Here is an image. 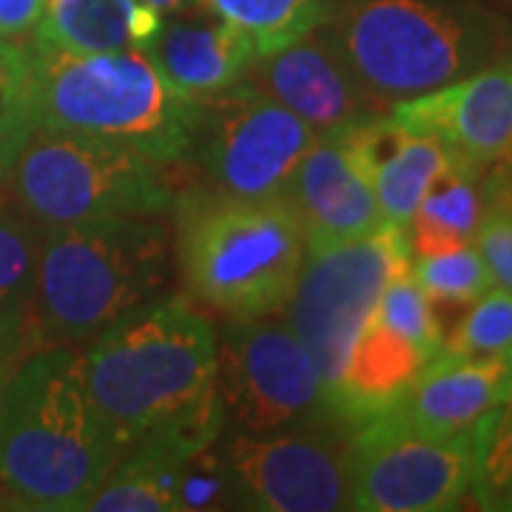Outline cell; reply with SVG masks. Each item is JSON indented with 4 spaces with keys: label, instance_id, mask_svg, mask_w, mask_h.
<instances>
[{
    "label": "cell",
    "instance_id": "1",
    "mask_svg": "<svg viewBox=\"0 0 512 512\" xmlns=\"http://www.w3.org/2000/svg\"><path fill=\"white\" fill-rule=\"evenodd\" d=\"M97 410L128 447L160 433L188 453L225 433L217 390V330L185 299H151L83 350Z\"/></svg>",
    "mask_w": 512,
    "mask_h": 512
},
{
    "label": "cell",
    "instance_id": "2",
    "mask_svg": "<svg viewBox=\"0 0 512 512\" xmlns=\"http://www.w3.org/2000/svg\"><path fill=\"white\" fill-rule=\"evenodd\" d=\"M128 444L97 410L80 348L29 353L0 390V481L15 510L83 512Z\"/></svg>",
    "mask_w": 512,
    "mask_h": 512
},
{
    "label": "cell",
    "instance_id": "3",
    "mask_svg": "<svg viewBox=\"0 0 512 512\" xmlns=\"http://www.w3.org/2000/svg\"><path fill=\"white\" fill-rule=\"evenodd\" d=\"M174 231L160 217H117L43 231L32 353L80 348L171 285Z\"/></svg>",
    "mask_w": 512,
    "mask_h": 512
},
{
    "label": "cell",
    "instance_id": "4",
    "mask_svg": "<svg viewBox=\"0 0 512 512\" xmlns=\"http://www.w3.org/2000/svg\"><path fill=\"white\" fill-rule=\"evenodd\" d=\"M322 29L382 111L507 60V23L453 0H350Z\"/></svg>",
    "mask_w": 512,
    "mask_h": 512
},
{
    "label": "cell",
    "instance_id": "5",
    "mask_svg": "<svg viewBox=\"0 0 512 512\" xmlns=\"http://www.w3.org/2000/svg\"><path fill=\"white\" fill-rule=\"evenodd\" d=\"M174 265L191 302L225 319L279 316L308 245L285 200H239L214 188L177 194Z\"/></svg>",
    "mask_w": 512,
    "mask_h": 512
},
{
    "label": "cell",
    "instance_id": "6",
    "mask_svg": "<svg viewBox=\"0 0 512 512\" xmlns=\"http://www.w3.org/2000/svg\"><path fill=\"white\" fill-rule=\"evenodd\" d=\"M37 128L74 131L185 163L202 100L180 92L140 49L74 55L29 43Z\"/></svg>",
    "mask_w": 512,
    "mask_h": 512
},
{
    "label": "cell",
    "instance_id": "7",
    "mask_svg": "<svg viewBox=\"0 0 512 512\" xmlns=\"http://www.w3.org/2000/svg\"><path fill=\"white\" fill-rule=\"evenodd\" d=\"M0 185L43 231L163 217L177 202L168 163L114 140L49 128H37Z\"/></svg>",
    "mask_w": 512,
    "mask_h": 512
},
{
    "label": "cell",
    "instance_id": "8",
    "mask_svg": "<svg viewBox=\"0 0 512 512\" xmlns=\"http://www.w3.org/2000/svg\"><path fill=\"white\" fill-rule=\"evenodd\" d=\"M217 390L234 433L342 424L311 350L274 316L228 319L217 336Z\"/></svg>",
    "mask_w": 512,
    "mask_h": 512
},
{
    "label": "cell",
    "instance_id": "9",
    "mask_svg": "<svg viewBox=\"0 0 512 512\" xmlns=\"http://www.w3.org/2000/svg\"><path fill=\"white\" fill-rule=\"evenodd\" d=\"M410 265L407 231L390 222L362 239L308 251L282 316L311 350L330 393L384 288Z\"/></svg>",
    "mask_w": 512,
    "mask_h": 512
},
{
    "label": "cell",
    "instance_id": "10",
    "mask_svg": "<svg viewBox=\"0 0 512 512\" xmlns=\"http://www.w3.org/2000/svg\"><path fill=\"white\" fill-rule=\"evenodd\" d=\"M316 140L274 97L239 80L202 100L185 163L200 165L214 191L239 200H285L293 174Z\"/></svg>",
    "mask_w": 512,
    "mask_h": 512
},
{
    "label": "cell",
    "instance_id": "11",
    "mask_svg": "<svg viewBox=\"0 0 512 512\" xmlns=\"http://www.w3.org/2000/svg\"><path fill=\"white\" fill-rule=\"evenodd\" d=\"M350 427L322 424L285 433H228L217 456L237 510H350Z\"/></svg>",
    "mask_w": 512,
    "mask_h": 512
},
{
    "label": "cell",
    "instance_id": "12",
    "mask_svg": "<svg viewBox=\"0 0 512 512\" xmlns=\"http://www.w3.org/2000/svg\"><path fill=\"white\" fill-rule=\"evenodd\" d=\"M473 433L430 439L390 410L350 433V510H456L473 487Z\"/></svg>",
    "mask_w": 512,
    "mask_h": 512
},
{
    "label": "cell",
    "instance_id": "13",
    "mask_svg": "<svg viewBox=\"0 0 512 512\" xmlns=\"http://www.w3.org/2000/svg\"><path fill=\"white\" fill-rule=\"evenodd\" d=\"M365 123L319 131L293 174L285 202L302 225L308 251L362 239L387 225L373 185Z\"/></svg>",
    "mask_w": 512,
    "mask_h": 512
},
{
    "label": "cell",
    "instance_id": "14",
    "mask_svg": "<svg viewBox=\"0 0 512 512\" xmlns=\"http://www.w3.org/2000/svg\"><path fill=\"white\" fill-rule=\"evenodd\" d=\"M387 114L407 131L439 140L453 160L484 174L512 148V60L399 100Z\"/></svg>",
    "mask_w": 512,
    "mask_h": 512
},
{
    "label": "cell",
    "instance_id": "15",
    "mask_svg": "<svg viewBox=\"0 0 512 512\" xmlns=\"http://www.w3.org/2000/svg\"><path fill=\"white\" fill-rule=\"evenodd\" d=\"M242 80L274 97L316 134L387 114L367 97L322 26L279 52L254 55Z\"/></svg>",
    "mask_w": 512,
    "mask_h": 512
},
{
    "label": "cell",
    "instance_id": "16",
    "mask_svg": "<svg viewBox=\"0 0 512 512\" xmlns=\"http://www.w3.org/2000/svg\"><path fill=\"white\" fill-rule=\"evenodd\" d=\"M510 402L507 356L467 359L441 350L421 370L416 384L393 413L402 424L430 439L473 433L493 407Z\"/></svg>",
    "mask_w": 512,
    "mask_h": 512
},
{
    "label": "cell",
    "instance_id": "17",
    "mask_svg": "<svg viewBox=\"0 0 512 512\" xmlns=\"http://www.w3.org/2000/svg\"><path fill=\"white\" fill-rule=\"evenodd\" d=\"M143 52L180 92L197 100L239 83L256 55L254 43L208 6L163 18Z\"/></svg>",
    "mask_w": 512,
    "mask_h": 512
},
{
    "label": "cell",
    "instance_id": "18",
    "mask_svg": "<svg viewBox=\"0 0 512 512\" xmlns=\"http://www.w3.org/2000/svg\"><path fill=\"white\" fill-rule=\"evenodd\" d=\"M427 362L430 356L424 350L370 316L350 345L339 382L330 393L336 419L353 430L362 421L390 413L410 393Z\"/></svg>",
    "mask_w": 512,
    "mask_h": 512
},
{
    "label": "cell",
    "instance_id": "19",
    "mask_svg": "<svg viewBox=\"0 0 512 512\" xmlns=\"http://www.w3.org/2000/svg\"><path fill=\"white\" fill-rule=\"evenodd\" d=\"M365 146L384 222L407 231L424 194L450 168L453 157L439 140L407 131L390 114L367 120Z\"/></svg>",
    "mask_w": 512,
    "mask_h": 512
},
{
    "label": "cell",
    "instance_id": "20",
    "mask_svg": "<svg viewBox=\"0 0 512 512\" xmlns=\"http://www.w3.org/2000/svg\"><path fill=\"white\" fill-rule=\"evenodd\" d=\"M160 23L163 15L143 0H46L32 43L74 55L143 52Z\"/></svg>",
    "mask_w": 512,
    "mask_h": 512
},
{
    "label": "cell",
    "instance_id": "21",
    "mask_svg": "<svg viewBox=\"0 0 512 512\" xmlns=\"http://www.w3.org/2000/svg\"><path fill=\"white\" fill-rule=\"evenodd\" d=\"M188 453L183 444L151 433L137 439L94 490L92 512H177L180 476Z\"/></svg>",
    "mask_w": 512,
    "mask_h": 512
},
{
    "label": "cell",
    "instance_id": "22",
    "mask_svg": "<svg viewBox=\"0 0 512 512\" xmlns=\"http://www.w3.org/2000/svg\"><path fill=\"white\" fill-rule=\"evenodd\" d=\"M43 228L0 185V353L26 359Z\"/></svg>",
    "mask_w": 512,
    "mask_h": 512
},
{
    "label": "cell",
    "instance_id": "23",
    "mask_svg": "<svg viewBox=\"0 0 512 512\" xmlns=\"http://www.w3.org/2000/svg\"><path fill=\"white\" fill-rule=\"evenodd\" d=\"M481 171L453 160L433 183L407 225L410 254L436 256L461 245H476L481 222Z\"/></svg>",
    "mask_w": 512,
    "mask_h": 512
},
{
    "label": "cell",
    "instance_id": "24",
    "mask_svg": "<svg viewBox=\"0 0 512 512\" xmlns=\"http://www.w3.org/2000/svg\"><path fill=\"white\" fill-rule=\"evenodd\" d=\"M202 6L248 37L256 55L279 52L328 20L322 0H202Z\"/></svg>",
    "mask_w": 512,
    "mask_h": 512
},
{
    "label": "cell",
    "instance_id": "25",
    "mask_svg": "<svg viewBox=\"0 0 512 512\" xmlns=\"http://www.w3.org/2000/svg\"><path fill=\"white\" fill-rule=\"evenodd\" d=\"M37 131L29 43L0 37V180Z\"/></svg>",
    "mask_w": 512,
    "mask_h": 512
},
{
    "label": "cell",
    "instance_id": "26",
    "mask_svg": "<svg viewBox=\"0 0 512 512\" xmlns=\"http://www.w3.org/2000/svg\"><path fill=\"white\" fill-rule=\"evenodd\" d=\"M410 271L427 293L433 311H467L495 285L493 274L476 245H461L436 256H421Z\"/></svg>",
    "mask_w": 512,
    "mask_h": 512
},
{
    "label": "cell",
    "instance_id": "27",
    "mask_svg": "<svg viewBox=\"0 0 512 512\" xmlns=\"http://www.w3.org/2000/svg\"><path fill=\"white\" fill-rule=\"evenodd\" d=\"M473 487L470 493L490 510H512V402L493 407L473 427Z\"/></svg>",
    "mask_w": 512,
    "mask_h": 512
},
{
    "label": "cell",
    "instance_id": "28",
    "mask_svg": "<svg viewBox=\"0 0 512 512\" xmlns=\"http://www.w3.org/2000/svg\"><path fill=\"white\" fill-rule=\"evenodd\" d=\"M441 350L467 359L507 356L512 350V291L493 285L464 311L456 328L444 333Z\"/></svg>",
    "mask_w": 512,
    "mask_h": 512
},
{
    "label": "cell",
    "instance_id": "29",
    "mask_svg": "<svg viewBox=\"0 0 512 512\" xmlns=\"http://www.w3.org/2000/svg\"><path fill=\"white\" fill-rule=\"evenodd\" d=\"M376 319H382L387 328H393L399 336L410 339L416 348H421L430 359H436L444 345V330L433 313V305L427 293L421 291L413 271H404L396 276L387 288L382 299L373 311Z\"/></svg>",
    "mask_w": 512,
    "mask_h": 512
},
{
    "label": "cell",
    "instance_id": "30",
    "mask_svg": "<svg viewBox=\"0 0 512 512\" xmlns=\"http://www.w3.org/2000/svg\"><path fill=\"white\" fill-rule=\"evenodd\" d=\"M180 510H231V490L214 447L185 461L180 476Z\"/></svg>",
    "mask_w": 512,
    "mask_h": 512
},
{
    "label": "cell",
    "instance_id": "31",
    "mask_svg": "<svg viewBox=\"0 0 512 512\" xmlns=\"http://www.w3.org/2000/svg\"><path fill=\"white\" fill-rule=\"evenodd\" d=\"M476 248L484 256L495 285L512 291V208H484Z\"/></svg>",
    "mask_w": 512,
    "mask_h": 512
},
{
    "label": "cell",
    "instance_id": "32",
    "mask_svg": "<svg viewBox=\"0 0 512 512\" xmlns=\"http://www.w3.org/2000/svg\"><path fill=\"white\" fill-rule=\"evenodd\" d=\"M46 0H0V37L23 40L43 18Z\"/></svg>",
    "mask_w": 512,
    "mask_h": 512
},
{
    "label": "cell",
    "instance_id": "33",
    "mask_svg": "<svg viewBox=\"0 0 512 512\" xmlns=\"http://www.w3.org/2000/svg\"><path fill=\"white\" fill-rule=\"evenodd\" d=\"M143 3H148L151 9H157L163 18L185 12V9H194V6H202V0H143Z\"/></svg>",
    "mask_w": 512,
    "mask_h": 512
},
{
    "label": "cell",
    "instance_id": "34",
    "mask_svg": "<svg viewBox=\"0 0 512 512\" xmlns=\"http://www.w3.org/2000/svg\"><path fill=\"white\" fill-rule=\"evenodd\" d=\"M23 359H18V356H9V353H0V390H3V384H6V379L12 376V370L20 365Z\"/></svg>",
    "mask_w": 512,
    "mask_h": 512
},
{
    "label": "cell",
    "instance_id": "35",
    "mask_svg": "<svg viewBox=\"0 0 512 512\" xmlns=\"http://www.w3.org/2000/svg\"><path fill=\"white\" fill-rule=\"evenodd\" d=\"M0 510H15V504H12V495L9 490L3 487V481H0Z\"/></svg>",
    "mask_w": 512,
    "mask_h": 512
},
{
    "label": "cell",
    "instance_id": "36",
    "mask_svg": "<svg viewBox=\"0 0 512 512\" xmlns=\"http://www.w3.org/2000/svg\"><path fill=\"white\" fill-rule=\"evenodd\" d=\"M498 163L504 165V168L510 171V177H512V148H510V151H507V154H504V157H501V160H498Z\"/></svg>",
    "mask_w": 512,
    "mask_h": 512
},
{
    "label": "cell",
    "instance_id": "37",
    "mask_svg": "<svg viewBox=\"0 0 512 512\" xmlns=\"http://www.w3.org/2000/svg\"><path fill=\"white\" fill-rule=\"evenodd\" d=\"M507 362H510V402H512V350L507 353ZM507 402V404H510Z\"/></svg>",
    "mask_w": 512,
    "mask_h": 512
}]
</instances>
